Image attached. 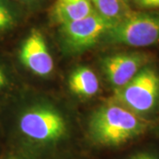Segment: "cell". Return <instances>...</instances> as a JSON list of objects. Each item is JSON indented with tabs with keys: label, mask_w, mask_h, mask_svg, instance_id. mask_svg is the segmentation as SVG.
I'll return each instance as SVG.
<instances>
[{
	"label": "cell",
	"mask_w": 159,
	"mask_h": 159,
	"mask_svg": "<svg viewBox=\"0 0 159 159\" xmlns=\"http://www.w3.org/2000/svg\"><path fill=\"white\" fill-rule=\"evenodd\" d=\"M148 124L142 117L115 102L97 110L91 116L89 135L97 144L118 147L135 139L147 130Z\"/></svg>",
	"instance_id": "6da1fadb"
},
{
	"label": "cell",
	"mask_w": 159,
	"mask_h": 159,
	"mask_svg": "<svg viewBox=\"0 0 159 159\" xmlns=\"http://www.w3.org/2000/svg\"><path fill=\"white\" fill-rule=\"evenodd\" d=\"M105 42L131 47L159 43V10L134 11L103 35Z\"/></svg>",
	"instance_id": "7a4b0ae2"
},
{
	"label": "cell",
	"mask_w": 159,
	"mask_h": 159,
	"mask_svg": "<svg viewBox=\"0 0 159 159\" xmlns=\"http://www.w3.org/2000/svg\"><path fill=\"white\" fill-rule=\"evenodd\" d=\"M159 101V74L148 64L125 86L115 89L111 102L139 116L151 113Z\"/></svg>",
	"instance_id": "3957f363"
},
{
	"label": "cell",
	"mask_w": 159,
	"mask_h": 159,
	"mask_svg": "<svg viewBox=\"0 0 159 159\" xmlns=\"http://www.w3.org/2000/svg\"><path fill=\"white\" fill-rule=\"evenodd\" d=\"M114 25L97 11L78 20L62 24L58 27L63 49L71 54L87 51L96 45Z\"/></svg>",
	"instance_id": "277c9868"
},
{
	"label": "cell",
	"mask_w": 159,
	"mask_h": 159,
	"mask_svg": "<svg viewBox=\"0 0 159 159\" xmlns=\"http://www.w3.org/2000/svg\"><path fill=\"white\" fill-rule=\"evenodd\" d=\"M19 129L28 139L40 143L58 142L66 135L67 126L55 109L35 107L25 111L19 119Z\"/></svg>",
	"instance_id": "5b68a950"
},
{
	"label": "cell",
	"mask_w": 159,
	"mask_h": 159,
	"mask_svg": "<svg viewBox=\"0 0 159 159\" xmlns=\"http://www.w3.org/2000/svg\"><path fill=\"white\" fill-rule=\"evenodd\" d=\"M151 57L144 52H122L102 58L103 73L115 89L133 79L140 70L150 63Z\"/></svg>",
	"instance_id": "8992f818"
},
{
	"label": "cell",
	"mask_w": 159,
	"mask_h": 159,
	"mask_svg": "<svg viewBox=\"0 0 159 159\" xmlns=\"http://www.w3.org/2000/svg\"><path fill=\"white\" fill-rule=\"evenodd\" d=\"M19 57L26 68L39 76H47L54 69L53 58L38 29H32L23 42Z\"/></svg>",
	"instance_id": "52a82bcc"
},
{
	"label": "cell",
	"mask_w": 159,
	"mask_h": 159,
	"mask_svg": "<svg viewBox=\"0 0 159 159\" xmlns=\"http://www.w3.org/2000/svg\"><path fill=\"white\" fill-rule=\"evenodd\" d=\"M94 11L90 0H55L50 18L52 22L60 26L87 17Z\"/></svg>",
	"instance_id": "ba28073f"
},
{
	"label": "cell",
	"mask_w": 159,
	"mask_h": 159,
	"mask_svg": "<svg viewBox=\"0 0 159 159\" xmlns=\"http://www.w3.org/2000/svg\"><path fill=\"white\" fill-rule=\"evenodd\" d=\"M68 85L70 90L80 97H93L99 90L97 74L88 67L75 69L69 77Z\"/></svg>",
	"instance_id": "9c48e42d"
},
{
	"label": "cell",
	"mask_w": 159,
	"mask_h": 159,
	"mask_svg": "<svg viewBox=\"0 0 159 159\" xmlns=\"http://www.w3.org/2000/svg\"><path fill=\"white\" fill-rule=\"evenodd\" d=\"M26 9L12 0H0V38L16 29L23 20Z\"/></svg>",
	"instance_id": "30bf717a"
},
{
	"label": "cell",
	"mask_w": 159,
	"mask_h": 159,
	"mask_svg": "<svg viewBox=\"0 0 159 159\" xmlns=\"http://www.w3.org/2000/svg\"><path fill=\"white\" fill-rule=\"evenodd\" d=\"M95 11L117 24L129 15L134 9L125 0H90Z\"/></svg>",
	"instance_id": "8fae6325"
},
{
	"label": "cell",
	"mask_w": 159,
	"mask_h": 159,
	"mask_svg": "<svg viewBox=\"0 0 159 159\" xmlns=\"http://www.w3.org/2000/svg\"><path fill=\"white\" fill-rule=\"evenodd\" d=\"M129 5L139 10H159V0H130Z\"/></svg>",
	"instance_id": "7c38bea8"
},
{
	"label": "cell",
	"mask_w": 159,
	"mask_h": 159,
	"mask_svg": "<svg viewBox=\"0 0 159 159\" xmlns=\"http://www.w3.org/2000/svg\"><path fill=\"white\" fill-rule=\"evenodd\" d=\"M24 7L26 10L36 11L46 6L50 0H12Z\"/></svg>",
	"instance_id": "4fadbf2b"
},
{
	"label": "cell",
	"mask_w": 159,
	"mask_h": 159,
	"mask_svg": "<svg viewBox=\"0 0 159 159\" xmlns=\"http://www.w3.org/2000/svg\"><path fill=\"white\" fill-rule=\"evenodd\" d=\"M11 85L10 76L6 68L0 63V96L5 94Z\"/></svg>",
	"instance_id": "5bb4252c"
},
{
	"label": "cell",
	"mask_w": 159,
	"mask_h": 159,
	"mask_svg": "<svg viewBox=\"0 0 159 159\" xmlns=\"http://www.w3.org/2000/svg\"><path fill=\"white\" fill-rule=\"evenodd\" d=\"M128 159H159V158L158 157H157L156 156L152 155V154L142 152V153L135 154V155H134V156L130 157Z\"/></svg>",
	"instance_id": "9a60e30c"
},
{
	"label": "cell",
	"mask_w": 159,
	"mask_h": 159,
	"mask_svg": "<svg viewBox=\"0 0 159 159\" xmlns=\"http://www.w3.org/2000/svg\"><path fill=\"white\" fill-rule=\"evenodd\" d=\"M6 159H19V158L15 157H12V156H11V157H8Z\"/></svg>",
	"instance_id": "2e32d148"
},
{
	"label": "cell",
	"mask_w": 159,
	"mask_h": 159,
	"mask_svg": "<svg viewBox=\"0 0 159 159\" xmlns=\"http://www.w3.org/2000/svg\"><path fill=\"white\" fill-rule=\"evenodd\" d=\"M125 1H126V2H127V3L129 4V1H130V0H125Z\"/></svg>",
	"instance_id": "e0dca14e"
}]
</instances>
